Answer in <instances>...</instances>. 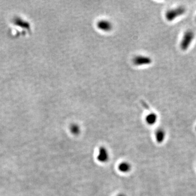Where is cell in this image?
Listing matches in <instances>:
<instances>
[{
  "instance_id": "obj_1",
  "label": "cell",
  "mask_w": 196,
  "mask_h": 196,
  "mask_svg": "<svg viewBox=\"0 0 196 196\" xmlns=\"http://www.w3.org/2000/svg\"><path fill=\"white\" fill-rule=\"evenodd\" d=\"M186 13V8L183 6L167 10L165 13V18L169 22H172Z\"/></svg>"
},
{
  "instance_id": "obj_2",
  "label": "cell",
  "mask_w": 196,
  "mask_h": 196,
  "mask_svg": "<svg viewBox=\"0 0 196 196\" xmlns=\"http://www.w3.org/2000/svg\"><path fill=\"white\" fill-rule=\"evenodd\" d=\"M195 37V33L192 30H187L184 33L180 42V47L182 51H186L191 46Z\"/></svg>"
},
{
  "instance_id": "obj_3",
  "label": "cell",
  "mask_w": 196,
  "mask_h": 196,
  "mask_svg": "<svg viewBox=\"0 0 196 196\" xmlns=\"http://www.w3.org/2000/svg\"><path fill=\"white\" fill-rule=\"evenodd\" d=\"M110 153L106 147L101 146L99 147L97 155V159L99 162L106 163L108 162L110 160Z\"/></svg>"
},
{
  "instance_id": "obj_4",
  "label": "cell",
  "mask_w": 196,
  "mask_h": 196,
  "mask_svg": "<svg viewBox=\"0 0 196 196\" xmlns=\"http://www.w3.org/2000/svg\"><path fill=\"white\" fill-rule=\"evenodd\" d=\"M133 63L137 66L149 65L152 63V60L148 56L139 55L136 56L134 58Z\"/></svg>"
},
{
  "instance_id": "obj_5",
  "label": "cell",
  "mask_w": 196,
  "mask_h": 196,
  "mask_svg": "<svg viewBox=\"0 0 196 196\" xmlns=\"http://www.w3.org/2000/svg\"><path fill=\"white\" fill-rule=\"evenodd\" d=\"M131 164L126 161H123L118 164V169L121 173L126 174L130 172L131 170Z\"/></svg>"
},
{
  "instance_id": "obj_6",
  "label": "cell",
  "mask_w": 196,
  "mask_h": 196,
  "mask_svg": "<svg viewBox=\"0 0 196 196\" xmlns=\"http://www.w3.org/2000/svg\"><path fill=\"white\" fill-rule=\"evenodd\" d=\"M97 26L99 29L105 32L110 31L112 28L111 23L106 20L99 21L97 24Z\"/></svg>"
},
{
  "instance_id": "obj_7",
  "label": "cell",
  "mask_w": 196,
  "mask_h": 196,
  "mask_svg": "<svg viewBox=\"0 0 196 196\" xmlns=\"http://www.w3.org/2000/svg\"><path fill=\"white\" fill-rule=\"evenodd\" d=\"M145 120L147 124L149 125H153L156 123L158 120V116L154 112H151L146 116Z\"/></svg>"
},
{
  "instance_id": "obj_8",
  "label": "cell",
  "mask_w": 196,
  "mask_h": 196,
  "mask_svg": "<svg viewBox=\"0 0 196 196\" xmlns=\"http://www.w3.org/2000/svg\"><path fill=\"white\" fill-rule=\"evenodd\" d=\"M165 135V131L162 129H158V130H156L155 134L156 142L159 143H162L164 140Z\"/></svg>"
},
{
  "instance_id": "obj_9",
  "label": "cell",
  "mask_w": 196,
  "mask_h": 196,
  "mask_svg": "<svg viewBox=\"0 0 196 196\" xmlns=\"http://www.w3.org/2000/svg\"><path fill=\"white\" fill-rule=\"evenodd\" d=\"M69 130L73 135L78 136L81 133V128L79 125L76 123H73L70 125Z\"/></svg>"
},
{
  "instance_id": "obj_10",
  "label": "cell",
  "mask_w": 196,
  "mask_h": 196,
  "mask_svg": "<svg viewBox=\"0 0 196 196\" xmlns=\"http://www.w3.org/2000/svg\"><path fill=\"white\" fill-rule=\"evenodd\" d=\"M14 23L20 27H23V28H28L29 27L28 23H27L26 21H24L23 20L19 19V18L15 19Z\"/></svg>"
},
{
  "instance_id": "obj_11",
  "label": "cell",
  "mask_w": 196,
  "mask_h": 196,
  "mask_svg": "<svg viewBox=\"0 0 196 196\" xmlns=\"http://www.w3.org/2000/svg\"><path fill=\"white\" fill-rule=\"evenodd\" d=\"M117 196H125V195H124L123 194H119V195H117Z\"/></svg>"
},
{
  "instance_id": "obj_12",
  "label": "cell",
  "mask_w": 196,
  "mask_h": 196,
  "mask_svg": "<svg viewBox=\"0 0 196 196\" xmlns=\"http://www.w3.org/2000/svg\"></svg>"
},
{
  "instance_id": "obj_13",
  "label": "cell",
  "mask_w": 196,
  "mask_h": 196,
  "mask_svg": "<svg viewBox=\"0 0 196 196\" xmlns=\"http://www.w3.org/2000/svg\"></svg>"
}]
</instances>
